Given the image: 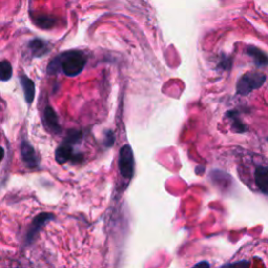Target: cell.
<instances>
[{"label":"cell","instance_id":"6da1fadb","mask_svg":"<svg viewBox=\"0 0 268 268\" xmlns=\"http://www.w3.org/2000/svg\"><path fill=\"white\" fill-rule=\"evenodd\" d=\"M87 63V56L82 50H67L62 53L48 64L47 72L50 75L57 74L60 69L67 77L79 76L83 71Z\"/></svg>","mask_w":268,"mask_h":268},{"label":"cell","instance_id":"7a4b0ae2","mask_svg":"<svg viewBox=\"0 0 268 268\" xmlns=\"http://www.w3.org/2000/svg\"><path fill=\"white\" fill-rule=\"evenodd\" d=\"M266 81V76L260 71H248L238 80L236 90L240 96H248L253 90L263 86Z\"/></svg>","mask_w":268,"mask_h":268},{"label":"cell","instance_id":"3957f363","mask_svg":"<svg viewBox=\"0 0 268 268\" xmlns=\"http://www.w3.org/2000/svg\"><path fill=\"white\" fill-rule=\"evenodd\" d=\"M119 170L121 175L126 179H131L134 173V156L131 147L125 144L120 150Z\"/></svg>","mask_w":268,"mask_h":268},{"label":"cell","instance_id":"277c9868","mask_svg":"<svg viewBox=\"0 0 268 268\" xmlns=\"http://www.w3.org/2000/svg\"><path fill=\"white\" fill-rule=\"evenodd\" d=\"M80 137H81V134L80 133H76L69 135L68 139H66L61 146H59L56 150V161L59 164H65L71 159H76L78 156L74 154V144L80 140Z\"/></svg>","mask_w":268,"mask_h":268},{"label":"cell","instance_id":"5b68a950","mask_svg":"<svg viewBox=\"0 0 268 268\" xmlns=\"http://www.w3.org/2000/svg\"><path fill=\"white\" fill-rule=\"evenodd\" d=\"M54 217H55L54 214H50V213H41L38 216H36L31 224V227L27 230V234L25 237V243L26 244L33 243L35 238L37 237L39 231L41 230V228L45 226L46 222H48L49 220H53Z\"/></svg>","mask_w":268,"mask_h":268},{"label":"cell","instance_id":"8992f818","mask_svg":"<svg viewBox=\"0 0 268 268\" xmlns=\"http://www.w3.org/2000/svg\"><path fill=\"white\" fill-rule=\"evenodd\" d=\"M21 156H22L23 163L27 166V168L33 169V168H37L39 165V159L36 155L35 149L33 148L32 144H28L27 142H22L21 143Z\"/></svg>","mask_w":268,"mask_h":268},{"label":"cell","instance_id":"52a82bcc","mask_svg":"<svg viewBox=\"0 0 268 268\" xmlns=\"http://www.w3.org/2000/svg\"><path fill=\"white\" fill-rule=\"evenodd\" d=\"M246 54L253 59V62L258 67L268 66V55L259 47L249 45L246 48Z\"/></svg>","mask_w":268,"mask_h":268},{"label":"cell","instance_id":"ba28073f","mask_svg":"<svg viewBox=\"0 0 268 268\" xmlns=\"http://www.w3.org/2000/svg\"><path fill=\"white\" fill-rule=\"evenodd\" d=\"M255 182L258 189L268 196V168L259 166L255 171Z\"/></svg>","mask_w":268,"mask_h":268},{"label":"cell","instance_id":"9c48e42d","mask_svg":"<svg viewBox=\"0 0 268 268\" xmlns=\"http://www.w3.org/2000/svg\"><path fill=\"white\" fill-rule=\"evenodd\" d=\"M28 48L35 58H40L49 53L50 46L48 43L42 39H34L28 43Z\"/></svg>","mask_w":268,"mask_h":268},{"label":"cell","instance_id":"30bf717a","mask_svg":"<svg viewBox=\"0 0 268 268\" xmlns=\"http://www.w3.org/2000/svg\"><path fill=\"white\" fill-rule=\"evenodd\" d=\"M44 122L46 126L48 127L49 131H52L54 133H58L61 131L59 121H58V115L50 106H47L44 110Z\"/></svg>","mask_w":268,"mask_h":268},{"label":"cell","instance_id":"8fae6325","mask_svg":"<svg viewBox=\"0 0 268 268\" xmlns=\"http://www.w3.org/2000/svg\"><path fill=\"white\" fill-rule=\"evenodd\" d=\"M20 84L24 92V99L27 104H32L35 98V83L27 76L20 77Z\"/></svg>","mask_w":268,"mask_h":268},{"label":"cell","instance_id":"7c38bea8","mask_svg":"<svg viewBox=\"0 0 268 268\" xmlns=\"http://www.w3.org/2000/svg\"><path fill=\"white\" fill-rule=\"evenodd\" d=\"M227 117L231 121V126H233V129L235 132L238 133H243L247 130V127H246L243 122L240 120V118L238 117V112L237 111H229L227 112Z\"/></svg>","mask_w":268,"mask_h":268},{"label":"cell","instance_id":"4fadbf2b","mask_svg":"<svg viewBox=\"0 0 268 268\" xmlns=\"http://www.w3.org/2000/svg\"><path fill=\"white\" fill-rule=\"evenodd\" d=\"M13 75V68L12 65L9 61L3 60L0 64V77H1V81L5 82L9 81Z\"/></svg>","mask_w":268,"mask_h":268},{"label":"cell","instance_id":"5bb4252c","mask_svg":"<svg viewBox=\"0 0 268 268\" xmlns=\"http://www.w3.org/2000/svg\"><path fill=\"white\" fill-rule=\"evenodd\" d=\"M55 21H56V20L53 19V18L42 16V17L36 18V19H35V23L37 24L38 26L42 27V28H49L50 26H53V25H54Z\"/></svg>","mask_w":268,"mask_h":268},{"label":"cell","instance_id":"9a60e30c","mask_svg":"<svg viewBox=\"0 0 268 268\" xmlns=\"http://www.w3.org/2000/svg\"><path fill=\"white\" fill-rule=\"evenodd\" d=\"M221 268H249V262L248 261H239V262L223 265Z\"/></svg>","mask_w":268,"mask_h":268},{"label":"cell","instance_id":"2e32d148","mask_svg":"<svg viewBox=\"0 0 268 268\" xmlns=\"http://www.w3.org/2000/svg\"><path fill=\"white\" fill-rule=\"evenodd\" d=\"M114 143V135L112 131H107L105 134V140H104V144L106 147H111Z\"/></svg>","mask_w":268,"mask_h":268},{"label":"cell","instance_id":"e0dca14e","mask_svg":"<svg viewBox=\"0 0 268 268\" xmlns=\"http://www.w3.org/2000/svg\"><path fill=\"white\" fill-rule=\"evenodd\" d=\"M192 268H211V266H209V263L206 262V261H202V262H199L196 265H194Z\"/></svg>","mask_w":268,"mask_h":268},{"label":"cell","instance_id":"ac0fdd59","mask_svg":"<svg viewBox=\"0 0 268 268\" xmlns=\"http://www.w3.org/2000/svg\"><path fill=\"white\" fill-rule=\"evenodd\" d=\"M221 66L223 69H227L230 67V60L228 59V58H227V59H223L222 63H221Z\"/></svg>","mask_w":268,"mask_h":268},{"label":"cell","instance_id":"d6986e66","mask_svg":"<svg viewBox=\"0 0 268 268\" xmlns=\"http://www.w3.org/2000/svg\"><path fill=\"white\" fill-rule=\"evenodd\" d=\"M267 141H268V139H267Z\"/></svg>","mask_w":268,"mask_h":268}]
</instances>
